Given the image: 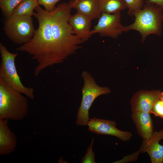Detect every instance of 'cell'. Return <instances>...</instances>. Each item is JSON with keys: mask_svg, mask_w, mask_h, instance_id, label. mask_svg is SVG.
I'll return each instance as SVG.
<instances>
[{"mask_svg": "<svg viewBox=\"0 0 163 163\" xmlns=\"http://www.w3.org/2000/svg\"><path fill=\"white\" fill-rule=\"evenodd\" d=\"M69 3L58 4L51 12V29L48 65L62 63L81 48L83 43L69 23L72 15Z\"/></svg>", "mask_w": 163, "mask_h": 163, "instance_id": "1", "label": "cell"}, {"mask_svg": "<svg viewBox=\"0 0 163 163\" xmlns=\"http://www.w3.org/2000/svg\"><path fill=\"white\" fill-rule=\"evenodd\" d=\"M163 10L158 5L146 2L142 8L134 15L135 19L131 24L125 26V32L131 30L140 34L143 42L149 35L158 36L162 35L163 21Z\"/></svg>", "mask_w": 163, "mask_h": 163, "instance_id": "2", "label": "cell"}, {"mask_svg": "<svg viewBox=\"0 0 163 163\" xmlns=\"http://www.w3.org/2000/svg\"><path fill=\"white\" fill-rule=\"evenodd\" d=\"M28 112L26 98L0 78V120H22Z\"/></svg>", "mask_w": 163, "mask_h": 163, "instance_id": "3", "label": "cell"}, {"mask_svg": "<svg viewBox=\"0 0 163 163\" xmlns=\"http://www.w3.org/2000/svg\"><path fill=\"white\" fill-rule=\"evenodd\" d=\"M81 75L83 80L82 98L78 110L76 123L78 125L84 126L87 125L89 120V110L95 99L100 95L110 93L111 91L107 86L98 85L88 72L84 71Z\"/></svg>", "mask_w": 163, "mask_h": 163, "instance_id": "4", "label": "cell"}, {"mask_svg": "<svg viewBox=\"0 0 163 163\" xmlns=\"http://www.w3.org/2000/svg\"><path fill=\"white\" fill-rule=\"evenodd\" d=\"M0 53L1 58L0 78L13 88L30 99L34 100V89L24 86L18 73L15 61L18 54L9 51L2 42L0 43Z\"/></svg>", "mask_w": 163, "mask_h": 163, "instance_id": "5", "label": "cell"}, {"mask_svg": "<svg viewBox=\"0 0 163 163\" xmlns=\"http://www.w3.org/2000/svg\"><path fill=\"white\" fill-rule=\"evenodd\" d=\"M4 30L12 42L21 45L30 40L35 30L32 16L14 15L7 18Z\"/></svg>", "mask_w": 163, "mask_h": 163, "instance_id": "6", "label": "cell"}, {"mask_svg": "<svg viewBox=\"0 0 163 163\" xmlns=\"http://www.w3.org/2000/svg\"><path fill=\"white\" fill-rule=\"evenodd\" d=\"M120 12L102 13L97 24L91 30L92 35L98 34L101 37L116 38L125 32V26L121 23Z\"/></svg>", "mask_w": 163, "mask_h": 163, "instance_id": "7", "label": "cell"}, {"mask_svg": "<svg viewBox=\"0 0 163 163\" xmlns=\"http://www.w3.org/2000/svg\"><path fill=\"white\" fill-rule=\"evenodd\" d=\"M87 125L88 130L94 133L114 136L124 141H129L133 136L130 132L117 129L116 123L113 120L94 117L90 119Z\"/></svg>", "mask_w": 163, "mask_h": 163, "instance_id": "8", "label": "cell"}, {"mask_svg": "<svg viewBox=\"0 0 163 163\" xmlns=\"http://www.w3.org/2000/svg\"><path fill=\"white\" fill-rule=\"evenodd\" d=\"M163 96L159 90H141L136 92L130 101L132 112L141 111L151 113L155 102Z\"/></svg>", "mask_w": 163, "mask_h": 163, "instance_id": "9", "label": "cell"}, {"mask_svg": "<svg viewBox=\"0 0 163 163\" xmlns=\"http://www.w3.org/2000/svg\"><path fill=\"white\" fill-rule=\"evenodd\" d=\"M163 139V129L154 132L147 140H143L139 150L140 153H147L152 163L163 162V145L159 144Z\"/></svg>", "mask_w": 163, "mask_h": 163, "instance_id": "10", "label": "cell"}, {"mask_svg": "<svg viewBox=\"0 0 163 163\" xmlns=\"http://www.w3.org/2000/svg\"><path fill=\"white\" fill-rule=\"evenodd\" d=\"M91 21L88 17L78 12L69 18V23L75 34L83 43L88 40L92 35L91 30Z\"/></svg>", "mask_w": 163, "mask_h": 163, "instance_id": "11", "label": "cell"}, {"mask_svg": "<svg viewBox=\"0 0 163 163\" xmlns=\"http://www.w3.org/2000/svg\"><path fill=\"white\" fill-rule=\"evenodd\" d=\"M8 120H0V155H1L11 154L17 146V138L9 127Z\"/></svg>", "mask_w": 163, "mask_h": 163, "instance_id": "12", "label": "cell"}, {"mask_svg": "<svg viewBox=\"0 0 163 163\" xmlns=\"http://www.w3.org/2000/svg\"><path fill=\"white\" fill-rule=\"evenodd\" d=\"M149 113L136 111L133 112L132 119L137 131L143 140L148 139L153 133V123Z\"/></svg>", "mask_w": 163, "mask_h": 163, "instance_id": "13", "label": "cell"}, {"mask_svg": "<svg viewBox=\"0 0 163 163\" xmlns=\"http://www.w3.org/2000/svg\"><path fill=\"white\" fill-rule=\"evenodd\" d=\"M68 3L72 8L92 20L99 18L102 14L99 9L98 0H70Z\"/></svg>", "mask_w": 163, "mask_h": 163, "instance_id": "14", "label": "cell"}, {"mask_svg": "<svg viewBox=\"0 0 163 163\" xmlns=\"http://www.w3.org/2000/svg\"><path fill=\"white\" fill-rule=\"evenodd\" d=\"M99 9L102 13L113 14L126 9L124 0H98Z\"/></svg>", "mask_w": 163, "mask_h": 163, "instance_id": "15", "label": "cell"}, {"mask_svg": "<svg viewBox=\"0 0 163 163\" xmlns=\"http://www.w3.org/2000/svg\"><path fill=\"white\" fill-rule=\"evenodd\" d=\"M39 5L37 0H23L14 8L13 15L32 16L34 10Z\"/></svg>", "mask_w": 163, "mask_h": 163, "instance_id": "16", "label": "cell"}, {"mask_svg": "<svg viewBox=\"0 0 163 163\" xmlns=\"http://www.w3.org/2000/svg\"><path fill=\"white\" fill-rule=\"evenodd\" d=\"M23 0H0V7L7 18L13 15L14 8Z\"/></svg>", "mask_w": 163, "mask_h": 163, "instance_id": "17", "label": "cell"}, {"mask_svg": "<svg viewBox=\"0 0 163 163\" xmlns=\"http://www.w3.org/2000/svg\"><path fill=\"white\" fill-rule=\"evenodd\" d=\"M127 8L128 9V14L133 16L135 13L141 9L144 5L143 0H124Z\"/></svg>", "mask_w": 163, "mask_h": 163, "instance_id": "18", "label": "cell"}, {"mask_svg": "<svg viewBox=\"0 0 163 163\" xmlns=\"http://www.w3.org/2000/svg\"><path fill=\"white\" fill-rule=\"evenodd\" d=\"M94 142V138H92L91 142L88 147L86 154L82 158V163H95V154L92 150V146Z\"/></svg>", "mask_w": 163, "mask_h": 163, "instance_id": "19", "label": "cell"}, {"mask_svg": "<svg viewBox=\"0 0 163 163\" xmlns=\"http://www.w3.org/2000/svg\"><path fill=\"white\" fill-rule=\"evenodd\" d=\"M39 5H43L47 11H53L56 4L61 0H37Z\"/></svg>", "mask_w": 163, "mask_h": 163, "instance_id": "20", "label": "cell"}, {"mask_svg": "<svg viewBox=\"0 0 163 163\" xmlns=\"http://www.w3.org/2000/svg\"><path fill=\"white\" fill-rule=\"evenodd\" d=\"M151 113L163 119V103L160 98L155 104Z\"/></svg>", "mask_w": 163, "mask_h": 163, "instance_id": "21", "label": "cell"}, {"mask_svg": "<svg viewBox=\"0 0 163 163\" xmlns=\"http://www.w3.org/2000/svg\"><path fill=\"white\" fill-rule=\"evenodd\" d=\"M140 153V152L138 151L124 157L121 160H119L113 163H126L134 161L137 159Z\"/></svg>", "mask_w": 163, "mask_h": 163, "instance_id": "22", "label": "cell"}, {"mask_svg": "<svg viewBox=\"0 0 163 163\" xmlns=\"http://www.w3.org/2000/svg\"><path fill=\"white\" fill-rule=\"evenodd\" d=\"M147 1L158 5L163 10V0H148Z\"/></svg>", "mask_w": 163, "mask_h": 163, "instance_id": "23", "label": "cell"}, {"mask_svg": "<svg viewBox=\"0 0 163 163\" xmlns=\"http://www.w3.org/2000/svg\"><path fill=\"white\" fill-rule=\"evenodd\" d=\"M160 99L163 103V96L160 98Z\"/></svg>", "mask_w": 163, "mask_h": 163, "instance_id": "24", "label": "cell"}, {"mask_svg": "<svg viewBox=\"0 0 163 163\" xmlns=\"http://www.w3.org/2000/svg\"><path fill=\"white\" fill-rule=\"evenodd\" d=\"M74 1H76V0H74Z\"/></svg>", "mask_w": 163, "mask_h": 163, "instance_id": "25", "label": "cell"}]
</instances>
